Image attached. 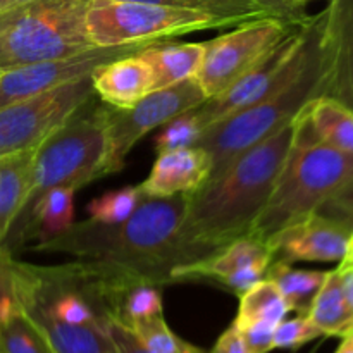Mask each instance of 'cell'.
<instances>
[{
	"label": "cell",
	"instance_id": "6da1fadb",
	"mask_svg": "<svg viewBox=\"0 0 353 353\" xmlns=\"http://www.w3.org/2000/svg\"><path fill=\"white\" fill-rule=\"evenodd\" d=\"M293 137L295 119L245 150L217 178L190 195L176 236L181 265L210 257L250 233L278 181Z\"/></svg>",
	"mask_w": 353,
	"mask_h": 353
},
{
	"label": "cell",
	"instance_id": "7a4b0ae2",
	"mask_svg": "<svg viewBox=\"0 0 353 353\" xmlns=\"http://www.w3.org/2000/svg\"><path fill=\"white\" fill-rule=\"evenodd\" d=\"M190 195L143 196L134 212L121 223L79 221L57 238L34 245L33 250L65 254L74 261L107 265L161 286L172 283V269L181 265L176 236Z\"/></svg>",
	"mask_w": 353,
	"mask_h": 353
},
{
	"label": "cell",
	"instance_id": "3957f363",
	"mask_svg": "<svg viewBox=\"0 0 353 353\" xmlns=\"http://www.w3.org/2000/svg\"><path fill=\"white\" fill-rule=\"evenodd\" d=\"M352 179L353 155L323 143L300 110L288 157L248 234L268 243L286 226L317 212Z\"/></svg>",
	"mask_w": 353,
	"mask_h": 353
},
{
	"label": "cell",
	"instance_id": "277c9868",
	"mask_svg": "<svg viewBox=\"0 0 353 353\" xmlns=\"http://www.w3.org/2000/svg\"><path fill=\"white\" fill-rule=\"evenodd\" d=\"M330 43H327V21L324 40L319 52L314 55L302 74L292 83L248 105L202 131L195 147L209 154L212 162L210 178H217L231 162L245 150L265 140L272 133L292 123L300 110L317 97L330 92ZM207 179V181H209Z\"/></svg>",
	"mask_w": 353,
	"mask_h": 353
},
{
	"label": "cell",
	"instance_id": "5b68a950",
	"mask_svg": "<svg viewBox=\"0 0 353 353\" xmlns=\"http://www.w3.org/2000/svg\"><path fill=\"white\" fill-rule=\"evenodd\" d=\"M90 0H30L0 12V74L93 47Z\"/></svg>",
	"mask_w": 353,
	"mask_h": 353
},
{
	"label": "cell",
	"instance_id": "8992f818",
	"mask_svg": "<svg viewBox=\"0 0 353 353\" xmlns=\"http://www.w3.org/2000/svg\"><path fill=\"white\" fill-rule=\"evenodd\" d=\"M240 21L202 10L131 0H90L86 30L93 47L165 41L179 34L238 26Z\"/></svg>",
	"mask_w": 353,
	"mask_h": 353
},
{
	"label": "cell",
	"instance_id": "52a82bcc",
	"mask_svg": "<svg viewBox=\"0 0 353 353\" xmlns=\"http://www.w3.org/2000/svg\"><path fill=\"white\" fill-rule=\"evenodd\" d=\"M103 155L105 134L99 109L92 116L78 117L76 112L34 148L24 210L48 190H79L93 179L103 178Z\"/></svg>",
	"mask_w": 353,
	"mask_h": 353
},
{
	"label": "cell",
	"instance_id": "ba28073f",
	"mask_svg": "<svg viewBox=\"0 0 353 353\" xmlns=\"http://www.w3.org/2000/svg\"><path fill=\"white\" fill-rule=\"evenodd\" d=\"M205 100L196 79L190 78L178 85L148 93L130 109L100 107L99 112L105 134L103 176L119 172L131 148L145 134L169 123L179 114L195 109Z\"/></svg>",
	"mask_w": 353,
	"mask_h": 353
},
{
	"label": "cell",
	"instance_id": "9c48e42d",
	"mask_svg": "<svg viewBox=\"0 0 353 353\" xmlns=\"http://www.w3.org/2000/svg\"><path fill=\"white\" fill-rule=\"evenodd\" d=\"M92 76L0 109V157L34 150L92 100Z\"/></svg>",
	"mask_w": 353,
	"mask_h": 353
},
{
	"label": "cell",
	"instance_id": "30bf717a",
	"mask_svg": "<svg viewBox=\"0 0 353 353\" xmlns=\"http://www.w3.org/2000/svg\"><path fill=\"white\" fill-rule=\"evenodd\" d=\"M302 23L303 21L293 23L279 17H262L245 21L230 33L205 41V55L195 76L205 99L221 95L230 88Z\"/></svg>",
	"mask_w": 353,
	"mask_h": 353
},
{
	"label": "cell",
	"instance_id": "8fae6325",
	"mask_svg": "<svg viewBox=\"0 0 353 353\" xmlns=\"http://www.w3.org/2000/svg\"><path fill=\"white\" fill-rule=\"evenodd\" d=\"M157 41H138V43L114 45V47H92L88 50L37 62L0 74V109L14 102L38 95L47 90L57 88L65 83L90 78L97 69L110 64L126 55H133Z\"/></svg>",
	"mask_w": 353,
	"mask_h": 353
},
{
	"label": "cell",
	"instance_id": "7c38bea8",
	"mask_svg": "<svg viewBox=\"0 0 353 353\" xmlns=\"http://www.w3.org/2000/svg\"><path fill=\"white\" fill-rule=\"evenodd\" d=\"M352 228L340 221L314 212L268 240L272 261L340 262L350 243Z\"/></svg>",
	"mask_w": 353,
	"mask_h": 353
},
{
	"label": "cell",
	"instance_id": "4fadbf2b",
	"mask_svg": "<svg viewBox=\"0 0 353 353\" xmlns=\"http://www.w3.org/2000/svg\"><path fill=\"white\" fill-rule=\"evenodd\" d=\"M210 171L209 154L199 147L161 152L148 178L138 186L145 196L155 199L195 193L210 178Z\"/></svg>",
	"mask_w": 353,
	"mask_h": 353
},
{
	"label": "cell",
	"instance_id": "5bb4252c",
	"mask_svg": "<svg viewBox=\"0 0 353 353\" xmlns=\"http://www.w3.org/2000/svg\"><path fill=\"white\" fill-rule=\"evenodd\" d=\"M272 261L271 248L265 241L247 234L231 241L226 248L207 259L179 265L172 269L171 279L190 281V279H209L223 286L231 276L254 268H269Z\"/></svg>",
	"mask_w": 353,
	"mask_h": 353
},
{
	"label": "cell",
	"instance_id": "9a60e30c",
	"mask_svg": "<svg viewBox=\"0 0 353 353\" xmlns=\"http://www.w3.org/2000/svg\"><path fill=\"white\" fill-rule=\"evenodd\" d=\"M330 92L353 110V0H333L327 7Z\"/></svg>",
	"mask_w": 353,
	"mask_h": 353
},
{
	"label": "cell",
	"instance_id": "2e32d148",
	"mask_svg": "<svg viewBox=\"0 0 353 353\" xmlns=\"http://www.w3.org/2000/svg\"><path fill=\"white\" fill-rule=\"evenodd\" d=\"M92 79L97 95L116 109H130L154 92V76L140 52L102 65Z\"/></svg>",
	"mask_w": 353,
	"mask_h": 353
},
{
	"label": "cell",
	"instance_id": "e0dca14e",
	"mask_svg": "<svg viewBox=\"0 0 353 353\" xmlns=\"http://www.w3.org/2000/svg\"><path fill=\"white\" fill-rule=\"evenodd\" d=\"M74 192L72 188H52L41 193L19 216L26 217V221L16 231V236L23 241L37 240L43 243L68 231L74 224Z\"/></svg>",
	"mask_w": 353,
	"mask_h": 353
},
{
	"label": "cell",
	"instance_id": "ac0fdd59",
	"mask_svg": "<svg viewBox=\"0 0 353 353\" xmlns=\"http://www.w3.org/2000/svg\"><path fill=\"white\" fill-rule=\"evenodd\" d=\"M203 55L205 41L174 43L165 40L148 45L140 52V57L147 62L154 76V92L195 78Z\"/></svg>",
	"mask_w": 353,
	"mask_h": 353
},
{
	"label": "cell",
	"instance_id": "d6986e66",
	"mask_svg": "<svg viewBox=\"0 0 353 353\" xmlns=\"http://www.w3.org/2000/svg\"><path fill=\"white\" fill-rule=\"evenodd\" d=\"M21 312L41 331L54 353H116L103 327L62 323L37 307H23Z\"/></svg>",
	"mask_w": 353,
	"mask_h": 353
},
{
	"label": "cell",
	"instance_id": "ffe728a7",
	"mask_svg": "<svg viewBox=\"0 0 353 353\" xmlns=\"http://www.w3.org/2000/svg\"><path fill=\"white\" fill-rule=\"evenodd\" d=\"M34 150L0 157V247L28 202Z\"/></svg>",
	"mask_w": 353,
	"mask_h": 353
},
{
	"label": "cell",
	"instance_id": "44dd1931",
	"mask_svg": "<svg viewBox=\"0 0 353 353\" xmlns=\"http://www.w3.org/2000/svg\"><path fill=\"white\" fill-rule=\"evenodd\" d=\"M312 133L323 143L353 155V110L330 95L310 100L302 109Z\"/></svg>",
	"mask_w": 353,
	"mask_h": 353
},
{
	"label": "cell",
	"instance_id": "7402d4cb",
	"mask_svg": "<svg viewBox=\"0 0 353 353\" xmlns=\"http://www.w3.org/2000/svg\"><path fill=\"white\" fill-rule=\"evenodd\" d=\"M307 317L323 336L343 338L353 331V314L345 299L338 268L326 271V278L312 300Z\"/></svg>",
	"mask_w": 353,
	"mask_h": 353
},
{
	"label": "cell",
	"instance_id": "603a6c76",
	"mask_svg": "<svg viewBox=\"0 0 353 353\" xmlns=\"http://www.w3.org/2000/svg\"><path fill=\"white\" fill-rule=\"evenodd\" d=\"M326 278V271H310V269H296L283 261H271L265 279H271L285 296L290 310L299 316L309 314L312 300L316 299L321 285Z\"/></svg>",
	"mask_w": 353,
	"mask_h": 353
},
{
	"label": "cell",
	"instance_id": "cb8c5ba5",
	"mask_svg": "<svg viewBox=\"0 0 353 353\" xmlns=\"http://www.w3.org/2000/svg\"><path fill=\"white\" fill-rule=\"evenodd\" d=\"M292 312L278 286L271 279H262L257 285L240 295V307L234 324L238 330L254 324H272L278 326Z\"/></svg>",
	"mask_w": 353,
	"mask_h": 353
},
{
	"label": "cell",
	"instance_id": "d4e9b609",
	"mask_svg": "<svg viewBox=\"0 0 353 353\" xmlns=\"http://www.w3.org/2000/svg\"><path fill=\"white\" fill-rule=\"evenodd\" d=\"M131 2H147L159 3V6L181 7V9L202 10V12L216 14V16L231 17L240 23L252 19H262V17H274L262 9L254 0H131ZM281 19V17H279Z\"/></svg>",
	"mask_w": 353,
	"mask_h": 353
},
{
	"label": "cell",
	"instance_id": "484cf974",
	"mask_svg": "<svg viewBox=\"0 0 353 353\" xmlns=\"http://www.w3.org/2000/svg\"><path fill=\"white\" fill-rule=\"evenodd\" d=\"M0 353H54L41 331L17 312L0 327Z\"/></svg>",
	"mask_w": 353,
	"mask_h": 353
},
{
	"label": "cell",
	"instance_id": "4316f807",
	"mask_svg": "<svg viewBox=\"0 0 353 353\" xmlns=\"http://www.w3.org/2000/svg\"><path fill=\"white\" fill-rule=\"evenodd\" d=\"M143 196L140 186H124V188L103 193L99 199H93L86 210H88L90 219L97 223H121L134 212Z\"/></svg>",
	"mask_w": 353,
	"mask_h": 353
},
{
	"label": "cell",
	"instance_id": "83f0119b",
	"mask_svg": "<svg viewBox=\"0 0 353 353\" xmlns=\"http://www.w3.org/2000/svg\"><path fill=\"white\" fill-rule=\"evenodd\" d=\"M128 327L133 330V333L140 338L141 343L150 353H203L200 348L176 336L165 324L164 316L138 321Z\"/></svg>",
	"mask_w": 353,
	"mask_h": 353
},
{
	"label": "cell",
	"instance_id": "f1b7e54d",
	"mask_svg": "<svg viewBox=\"0 0 353 353\" xmlns=\"http://www.w3.org/2000/svg\"><path fill=\"white\" fill-rule=\"evenodd\" d=\"M202 124L193 114V109L186 110L169 123L162 124L161 131L155 134V150H157V154H161V152L178 150V148L195 147L196 140L202 134Z\"/></svg>",
	"mask_w": 353,
	"mask_h": 353
},
{
	"label": "cell",
	"instance_id": "f546056e",
	"mask_svg": "<svg viewBox=\"0 0 353 353\" xmlns=\"http://www.w3.org/2000/svg\"><path fill=\"white\" fill-rule=\"evenodd\" d=\"M323 336L321 331L312 324V321L307 316H299L295 319L281 321L274 330V338H272V347L274 348H295L303 347L309 341Z\"/></svg>",
	"mask_w": 353,
	"mask_h": 353
},
{
	"label": "cell",
	"instance_id": "4dcf8cb0",
	"mask_svg": "<svg viewBox=\"0 0 353 353\" xmlns=\"http://www.w3.org/2000/svg\"><path fill=\"white\" fill-rule=\"evenodd\" d=\"M17 312H21V307L17 300L14 259L9 248L2 245L0 247V327Z\"/></svg>",
	"mask_w": 353,
	"mask_h": 353
},
{
	"label": "cell",
	"instance_id": "1f68e13d",
	"mask_svg": "<svg viewBox=\"0 0 353 353\" xmlns=\"http://www.w3.org/2000/svg\"><path fill=\"white\" fill-rule=\"evenodd\" d=\"M103 330H105L109 340L112 341L116 353H150L141 343L140 338L133 333V330L117 321L114 316L105 317Z\"/></svg>",
	"mask_w": 353,
	"mask_h": 353
},
{
	"label": "cell",
	"instance_id": "d6a6232c",
	"mask_svg": "<svg viewBox=\"0 0 353 353\" xmlns=\"http://www.w3.org/2000/svg\"><path fill=\"white\" fill-rule=\"evenodd\" d=\"M317 212L340 221L353 230V179L343 186L336 195L331 196Z\"/></svg>",
	"mask_w": 353,
	"mask_h": 353
},
{
	"label": "cell",
	"instance_id": "836d02e7",
	"mask_svg": "<svg viewBox=\"0 0 353 353\" xmlns=\"http://www.w3.org/2000/svg\"><path fill=\"white\" fill-rule=\"evenodd\" d=\"M276 326L272 324H254V326L241 327L240 333L247 345L248 353H268L272 348V338H274Z\"/></svg>",
	"mask_w": 353,
	"mask_h": 353
},
{
	"label": "cell",
	"instance_id": "e575fe53",
	"mask_svg": "<svg viewBox=\"0 0 353 353\" xmlns=\"http://www.w3.org/2000/svg\"><path fill=\"white\" fill-rule=\"evenodd\" d=\"M254 2L268 10L271 16L293 21V23H300L309 17L303 12V6L296 3L295 0H254Z\"/></svg>",
	"mask_w": 353,
	"mask_h": 353
},
{
	"label": "cell",
	"instance_id": "d590c367",
	"mask_svg": "<svg viewBox=\"0 0 353 353\" xmlns=\"http://www.w3.org/2000/svg\"><path fill=\"white\" fill-rule=\"evenodd\" d=\"M210 353H248L247 345H245L236 324L233 323L223 334H221L219 340L214 345L212 352Z\"/></svg>",
	"mask_w": 353,
	"mask_h": 353
},
{
	"label": "cell",
	"instance_id": "8d00e7d4",
	"mask_svg": "<svg viewBox=\"0 0 353 353\" xmlns=\"http://www.w3.org/2000/svg\"><path fill=\"white\" fill-rule=\"evenodd\" d=\"M338 271H340L345 299H347L348 307H350L353 314V262L348 261V259H341L340 265H338Z\"/></svg>",
	"mask_w": 353,
	"mask_h": 353
},
{
	"label": "cell",
	"instance_id": "74e56055",
	"mask_svg": "<svg viewBox=\"0 0 353 353\" xmlns=\"http://www.w3.org/2000/svg\"><path fill=\"white\" fill-rule=\"evenodd\" d=\"M334 353H353V331L347 336H343V341H341V345Z\"/></svg>",
	"mask_w": 353,
	"mask_h": 353
},
{
	"label": "cell",
	"instance_id": "f35d334b",
	"mask_svg": "<svg viewBox=\"0 0 353 353\" xmlns=\"http://www.w3.org/2000/svg\"><path fill=\"white\" fill-rule=\"evenodd\" d=\"M30 2V0H0V12H3V10L7 9H12V7H17L21 6V3H26Z\"/></svg>",
	"mask_w": 353,
	"mask_h": 353
},
{
	"label": "cell",
	"instance_id": "ab89813d",
	"mask_svg": "<svg viewBox=\"0 0 353 353\" xmlns=\"http://www.w3.org/2000/svg\"><path fill=\"white\" fill-rule=\"evenodd\" d=\"M295 2H296V3H300V6H303V3L309 2V0H295Z\"/></svg>",
	"mask_w": 353,
	"mask_h": 353
}]
</instances>
